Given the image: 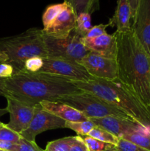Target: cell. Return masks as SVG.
<instances>
[{
    "label": "cell",
    "mask_w": 150,
    "mask_h": 151,
    "mask_svg": "<svg viewBox=\"0 0 150 151\" xmlns=\"http://www.w3.org/2000/svg\"><path fill=\"white\" fill-rule=\"evenodd\" d=\"M115 35L117 80L150 110V55L132 28Z\"/></svg>",
    "instance_id": "1"
},
{
    "label": "cell",
    "mask_w": 150,
    "mask_h": 151,
    "mask_svg": "<svg viewBox=\"0 0 150 151\" xmlns=\"http://www.w3.org/2000/svg\"><path fill=\"white\" fill-rule=\"evenodd\" d=\"M7 97L35 106L44 100L82 92L72 81L41 72H21L4 80ZM6 97V98H7Z\"/></svg>",
    "instance_id": "2"
},
{
    "label": "cell",
    "mask_w": 150,
    "mask_h": 151,
    "mask_svg": "<svg viewBox=\"0 0 150 151\" xmlns=\"http://www.w3.org/2000/svg\"><path fill=\"white\" fill-rule=\"evenodd\" d=\"M79 89L94 94L115 106L129 119L139 125L150 128V110L131 94L118 80L94 78L89 82H73Z\"/></svg>",
    "instance_id": "3"
},
{
    "label": "cell",
    "mask_w": 150,
    "mask_h": 151,
    "mask_svg": "<svg viewBox=\"0 0 150 151\" xmlns=\"http://www.w3.org/2000/svg\"><path fill=\"white\" fill-rule=\"evenodd\" d=\"M0 53L4 63L13 67L14 75L23 72L28 59L47 57L43 30L30 28L19 35L0 38Z\"/></svg>",
    "instance_id": "4"
},
{
    "label": "cell",
    "mask_w": 150,
    "mask_h": 151,
    "mask_svg": "<svg viewBox=\"0 0 150 151\" xmlns=\"http://www.w3.org/2000/svg\"><path fill=\"white\" fill-rule=\"evenodd\" d=\"M56 101L61 102L71 106L74 109L82 112L88 119L102 118L106 116L129 118L124 112L115 106L109 104L94 94L84 91L79 94L62 96Z\"/></svg>",
    "instance_id": "5"
},
{
    "label": "cell",
    "mask_w": 150,
    "mask_h": 151,
    "mask_svg": "<svg viewBox=\"0 0 150 151\" xmlns=\"http://www.w3.org/2000/svg\"><path fill=\"white\" fill-rule=\"evenodd\" d=\"M44 37L47 57L79 62L90 52L84 45L83 37L78 34L75 29L69 35L62 38H56L44 34Z\"/></svg>",
    "instance_id": "6"
},
{
    "label": "cell",
    "mask_w": 150,
    "mask_h": 151,
    "mask_svg": "<svg viewBox=\"0 0 150 151\" xmlns=\"http://www.w3.org/2000/svg\"><path fill=\"white\" fill-rule=\"evenodd\" d=\"M38 72L49 74L72 82H89L94 79L79 62L67 59L46 57Z\"/></svg>",
    "instance_id": "7"
},
{
    "label": "cell",
    "mask_w": 150,
    "mask_h": 151,
    "mask_svg": "<svg viewBox=\"0 0 150 151\" xmlns=\"http://www.w3.org/2000/svg\"><path fill=\"white\" fill-rule=\"evenodd\" d=\"M66 122V121L44 110L38 104L35 106V114L30 124L20 135L28 141L35 142V138L39 134L49 130L65 128Z\"/></svg>",
    "instance_id": "8"
},
{
    "label": "cell",
    "mask_w": 150,
    "mask_h": 151,
    "mask_svg": "<svg viewBox=\"0 0 150 151\" xmlns=\"http://www.w3.org/2000/svg\"><path fill=\"white\" fill-rule=\"evenodd\" d=\"M79 63L94 78L107 81L117 80L118 69L116 59L89 52Z\"/></svg>",
    "instance_id": "9"
},
{
    "label": "cell",
    "mask_w": 150,
    "mask_h": 151,
    "mask_svg": "<svg viewBox=\"0 0 150 151\" xmlns=\"http://www.w3.org/2000/svg\"><path fill=\"white\" fill-rule=\"evenodd\" d=\"M7 107L4 111L10 114V121L6 126L19 134L28 128L34 114L35 106L26 104L17 100L7 97Z\"/></svg>",
    "instance_id": "10"
},
{
    "label": "cell",
    "mask_w": 150,
    "mask_h": 151,
    "mask_svg": "<svg viewBox=\"0 0 150 151\" xmlns=\"http://www.w3.org/2000/svg\"><path fill=\"white\" fill-rule=\"evenodd\" d=\"M88 119L92 121L96 126L104 128L119 138L133 132L142 133L150 136V128L142 126L129 118L106 116L102 118H91Z\"/></svg>",
    "instance_id": "11"
},
{
    "label": "cell",
    "mask_w": 150,
    "mask_h": 151,
    "mask_svg": "<svg viewBox=\"0 0 150 151\" xmlns=\"http://www.w3.org/2000/svg\"><path fill=\"white\" fill-rule=\"evenodd\" d=\"M132 28L150 55V0H141L132 19Z\"/></svg>",
    "instance_id": "12"
},
{
    "label": "cell",
    "mask_w": 150,
    "mask_h": 151,
    "mask_svg": "<svg viewBox=\"0 0 150 151\" xmlns=\"http://www.w3.org/2000/svg\"><path fill=\"white\" fill-rule=\"evenodd\" d=\"M66 2L63 10L59 13L52 23L48 27L42 29L44 35L62 38L69 35L76 28L77 14L72 6L67 1Z\"/></svg>",
    "instance_id": "13"
},
{
    "label": "cell",
    "mask_w": 150,
    "mask_h": 151,
    "mask_svg": "<svg viewBox=\"0 0 150 151\" xmlns=\"http://www.w3.org/2000/svg\"><path fill=\"white\" fill-rule=\"evenodd\" d=\"M83 44L90 52L109 58L116 59V38L114 34H104L96 38H83Z\"/></svg>",
    "instance_id": "14"
},
{
    "label": "cell",
    "mask_w": 150,
    "mask_h": 151,
    "mask_svg": "<svg viewBox=\"0 0 150 151\" xmlns=\"http://www.w3.org/2000/svg\"><path fill=\"white\" fill-rule=\"evenodd\" d=\"M40 105L44 110L66 122H79L88 119L82 112L61 102L44 100L41 102Z\"/></svg>",
    "instance_id": "15"
},
{
    "label": "cell",
    "mask_w": 150,
    "mask_h": 151,
    "mask_svg": "<svg viewBox=\"0 0 150 151\" xmlns=\"http://www.w3.org/2000/svg\"><path fill=\"white\" fill-rule=\"evenodd\" d=\"M132 12L128 0H118L117 7L113 17L109 20V26L116 27V32L131 29Z\"/></svg>",
    "instance_id": "16"
},
{
    "label": "cell",
    "mask_w": 150,
    "mask_h": 151,
    "mask_svg": "<svg viewBox=\"0 0 150 151\" xmlns=\"http://www.w3.org/2000/svg\"><path fill=\"white\" fill-rule=\"evenodd\" d=\"M72 6L78 15L86 13L91 15L99 9V0H64Z\"/></svg>",
    "instance_id": "17"
},
{
    "label": "cell",
    "mask_w": 150,
    "mask_h": 151,
    "mask_svg": "<svg viewBox=\"0 0 150 151\" xmlns=\"http://www.w3.org/2000/svg\"><path fill=\"white\" fill-rule=\"evenodd\" d=\"M88 136L96 139L104 143H107V144L112 145L113 146H116L119 142V137H116L104 128L99 126H96V125L91 130Z\"/></svg>",
    "instance_id": "18"
},
{
    "label": "cell",
    "mask_w": 150,
    "mask_h": 151,
    "mask_svg": "<svg viewBox=\"0 0 150 151\" xmlns=\"http://www.w3.org/2000/svg\"><path fill=\"white\" fill-rule=\"evenodd\" d=\"M66 2L64 1L63 2L59 3V4H51L46 8L42 16L44 29L48 27L52 23L53 21L59 15V13L63 10V8L66 6Z\"/></svg>",
    "instance_id": "19"
},
{
    "label": "cell",
    "mask_w": 150,
    "mask_h": 151,
    "mask_svg": "<svg viewBox=\"0 0 150 151\" xmlns=\"http://www.w3.org/2000/svg\"><path fill=\"white\" fill-rule=\"evenodd\" d=\"M96 126L95 124L90 119L79 122H66L65 128H69L75 131L78 136H88L91 130Z\"/></svg>",
    "instance_id": "20"
},
{
    "label": "cell",
    "mask_w": 150,
    "mask_h": 151,
    "mask_svg": "<svg viewBox=\"0 0 150 151\" xmlns=\"http://www.w3.org/2000/svg\"><path fill=\"white\" fill-rule=\"evenodd\" d=\"M74 141V137H67L49 142L44 151H69Z\"/></svg>",
    "instance_id": "21"
},
{
    "label": "cell",
    "mask_w": 150,
    "mask_h": 151,
    "mask_svg": "<svg viewBox=\"0 0 150 151\" xmlns=\"http://www.w3.org/2000/svg\"><path fill=\"white\" fill-rule=\"evenodd\" d=\"M121 138L131 142L143 148L150 150V136L142 134V133L133 132L124 135Z\"/></svg>",
    "instance_id": "22"
},
{
    "label": "cell",
    "mask_w": 150,
    "mask_h": 151,
    "mask_svg": "<svg viewBox=\"0 0 150 151\" xmlns=\"http://www.w3.org/2000/svg\"><path fill=\"white\" fill-rule=\"evenodd\" d=\"M91 27H91V15L86 13H82L78 15L76 27L75 28V30L78 34L84 38Z\"/></svg>",
    "instance_id": "23"
},
{
    "label": "cell",
    "mask_w": 150,
    "mask_h": 151,
    "mask_svg": "<svg viewBox=\"0 0 150 151\" xmlns=\"http://www.w3.org/2000/svg\"><path fill=\"white\" fill-rule=\"evenodd\" d=\"M82 138L83 139L84 142L88 146L90 151H103L110 148L113 146L112 145L107 144V143L99 141V140L89 137V136H84V137H82Z\"/></svg>",
    "instance_id": "24"
},
{
    "label": "cell",
    "mask_w": 150,
    "mask_h": 151,
    "mask_svg": "<svg viewBox=\"0 0 150 151\" xmlns=\"http://www.w3.org/2000/svg\"><path fill=\"white\" fill-rule=\"evenodd\" d=\"M44 58L33 57L28 59L24 64V69L23 72H29V73H36L38 72L42 68L44 61Z\"/></svg>",
    "instance_id": "25"
},
{
    "label": "cell",
    "mask_w": 150,
    "mask_h": 151,
    "mask_svg": "<svg viewBox=\"0 0 150 151\" xmlns=\"http://www.w3.org/2000/svg\"><path fill=\"white\" fill-rule=\"evenodd\" d=\"M12 151H44L38 147L35 142H30L22 138L19 143L14 145Z\"/></svg>",
    "instance_id": "26"
},
{
    "label": "cell",
    "mask_w": 150,
    "mask_h": 151,
    "mask_svg": "<svg viewBox=\"0 0 150 151\" xmlns=\"http://www.w3.org/2000/svg\"><path fill=\"white\" fill-rule=\"evenodd\" d=\"M21 139V137L19 133L13 131L7 126L0 130V141L19 143Z\"/></svg>",
    "instance_id": "27"
},
{
    "label": "cell",
    "mask_w": 150,
    "mask_h": 151,
    "mask_svg": "<svg viewBox=\"0 0 150 151\" xmlns=\"http://www.w3.org/2000/svg\"><path fill=\"white\" fill-rule=\"evenodd\" d=\"M115 148L119 151H150L123 138H119V142Z\"/></svg>",
    "instance_id": "28"
},
{
    "label": "cell",
    "mask_w": 150,
    "mask_h": 151,
    "mask_svg": "<svg viewBox=\"0 0 150 151\" xmlns=\"http://www.w3.org/2000/svg\"><path fill=\"white\" fill-rule=\"evenodd\" d=\"M107 27H109L108 24H100L95 25V26L92 27L89 31L87 32L84 38H96V37L100 36V35H104L107 33L106 32V29Z\"/></svg>",
    "instance_id": "29"
},
{
    "label": "cell",
    "mask_w": 150,
    "mask_h": 151,
    "mask_svg": "<svg viewBox=\"0 0 150 151\" xmlns=\"http://www.w3.org/2000/svg\"><path fill=\"white\" fill-rule=\"evenodd\" d=\"M69 151H90L88 146L80 136L74 137V141L71 145Z\"/></svg>",
    "instance_id": "30"
},
{
    "label": "cell",
    "mask_w": 150,
    "mask_h": 151,
    "mask_svg": "<svg viewBox=\"0 0 150 151\" xmlns=\"http://www.w3.org/2000/svg\"><path fill=\"white\" fill-rule=\"evenodd\" d=\"M14 75L13 67L7 63H0V78L7 79Z\"/></svg>",
    "instance_id": "31"
},
{
    "label": "cell",
    "mask_w": 150,
    "mask_h": 151,
    "mask_svg": "<svg viewBox=\"0 0 150 151\" xmlns=\"http://www.w3.org/2000/svg\"><path fill=\"white\" fill-rule=\"evenodd\" d=\"M16 143L10 142L0 141V150H6V151H12L14 145Z\"/></svg>",
    "instance_id": "32"
},
{
    "label": "cell",
    "mask_w": 150,
    "mask_h": 151,
    "mask_svg": "<svg viewBox=\"0 0 150 151\" xmlns=\"http://www.w3.org/2000/svg\"><path fill=\"white\" fill-rule=\"evenodd\" d=\"M129 3V5H130L131 8V12H132V19L133 18V16H135V13L137 11V9H138V5H139V3L141 0H128Z\"/></svg>",
    "instance_id": "33"
},
{
    "label": "cell",
    "mask_w": 150,
    "mask_h": 151,
    "mask_svg": "<svg viewBox=\"0 0 150 151\" xmlns=\"http://www.w3.org/2000/svg\"><path fill=\"white\" fill-rule=\"evenodd\" d=\"M4 80L0 78V96H3L6 98L7 97V93L4 88Z\"/></svg>",
    "instance_id": "34"
},
{
    "label": "cell",
    "mask_w": 150,
    "mask_h": 151,
    "mask_svg": "<svg viewBox=\"0 0 150 151\" xmlns=\"http://www.w3.org/2000/svg\"><path fill=\"white\" fill-rule=\"evenodd\" d=\"M103 151H119V150H117L116 148H115V146H113V147H111L110 148L107 149V150H103Z\"/></svg>",
    "instance_id": "35"
},
{
    "label": "cell",
    "mask_w": 150,
    "mask_h": 151,
    "mask_svg": "<svg viewBox=\"0 0 150 151\" xmlns=\"http://www.w3.org/2000/svg\"><path fill=\"white\" fill-rule=\"evenodd\" d=\"M5 126H6V124L3 123V122H1V121H0V130H1V128H4V127H5Z\"/></svg>",
    "instance_id": "36"
},
{
    "label": "cell",
    "mask_w": 150,
    "mask_h": 151,
    "mask_svg": "<svg viewBox=\"0 0 150 151\" xmlns=\"http://www.w3.org/2000/svg\"><path fill=\"white\" fill-rule=\"evenodd\" d=\"M0 63H4V58L1 53H0Z\"/></svg>",
    "instance_id": "37"
},
{
    "label": "cell",
    "mask_w": 150,
    "mask_h": 151,
    "mask_svg": "<svg viewBox=\"0 0 150 151\" xmlns=\"http://www.w3.org/2000/svg\"><path fill=\"white\" fill-rule=\"evenodd\" d=\"M0 151H6V150H0Z\"/></svg>",
    "instance_id": "38"
}]
</instances>
